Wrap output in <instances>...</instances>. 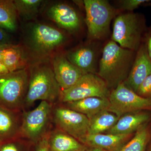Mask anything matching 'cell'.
Returning <instances> with one entry per match:
<instances>
[{
	"instance_id": "1",
	"label": "cell",
	"mask_w": 151,
	"mask_h": 151,
	"mask_svg": "<svg viewBox=\"0 0 151 151\" xmlns=\"http://www.w3.org/2000/svg\"><path fill=\"white\" fill-rule=\"evenodd\" d=\"M137 52L123 48L113 40L103 48L99 62L98 76L108 87L115 88L126 81L134 60Z\"/></svg>"
},
{
	"instance_id": "2",
	"label": "cell",
	"mask_w": 151,
	"mask_h": 151,
	"mask_svg": "<svg viewBox=\"0 0 151 151\" xmlns=\"http://www.w3.org/2000/svg\"><path fill=\"white\" fill-rule=\"evenodd\" d=\"M61 90L52 68L45 64L35 65L29 70L24 111L31 107L38 100L52 104L58 103Z\"/></svg>"
},
{
	"instance_id": "3",
	"label": "cell",
	"mask_w": 151,
	"mask_h": 151,
	"mask_svg": "<svg viewBox=\"0 0 151 151\" xmlns=\"http://www.w3.org/2000/svg\"><path fill=\"white\" fill-rule=\"evenodd\" d=\"M29 73L26 68L0 74V107L24 111Z\"/></svg>"
},
{
	"instance_id": "4",
	"label": "cell",
	"mask_w": 151,
	"mask_h": 151,
	"mask_svg": "<svg viewBox=\"0 0 151 151\" xmlns=\"http://www.w3.org/2000/svg\"><path fill=\"white\" fill-rule=\"evenodd\" d=\"M53 104L42 101L32 111H24L20 137L36 145L52 128Z\"/></svg>"
},
{
	"instance_id": "5",
	"label": "cell",
	"mask_w": 151,
	"mask_h": 151,
	"mask_svg": "<svg viewBox=\"0 0 151 151\" xmlns=\"http://www.w3.org/2000/svg\"><path fill=\"white\" fill-rule=\"evenodd\" d=\"M145 25L138 14L129 12L116 17L112 40L123 47L137 52L141 45Z\"/></svg>"
},
{
	"instance_id": "6",
	"label": "cell",
	"mask_w": 151,
	"mask_h": 151,
	"mask_svg": "<svg viewBox=\"0 0 151 151\" xmlns=\"http://www.w3.org/2000/svg\"><path fill=\"white\" fill-rule=\"evenodd\" d=\"M84 3L89 37L94 40L102 39L109 33L116 10L106 0H84Z\"/></svg>"
},
{
	"instance_id": "7",
	"label": "cell",
	"mask_w": 151,
	"mask_h": 151,
	"mask_svg": "<svg viewBox=\"0 0 151 151\" xmlns=\"http://www.w3.org/2000/svg\"><path fill=\"white\" fill-rule=\"evenodd\" d=\"M52 119L53 127L83 144L88 134L89 124L86 116L57 103L52 105Z\"/></svg>"
},
{
	"instance_id": "8",
	"label": "cell",
	"mask_w": 151,
	"mask_h": 151,
	"mask_svg": "<svg viewBox=\"0 0 151 151\" xmlns=\"http://www.w3.org/2000/svg\"><path fill=\"white\" fill-rule=\"evenodd\" d=\"M108 88L99 76L86 73L73 86L61 90L58 103H69L88 97L108 98L110 94Z\"/></svg>"
},
{
	"instance_id": "9",
	"label": "cell",
	"mask_w": 151,
	"mask_h": 151,
	"mask_svg": "<svg viewBox=\"0 0 151 151\" xmlns=\"http://www.w3.org/2000/svg\"><path fill=\"white\" fill-rule=\"evenodd\" d=\"M108 100V111L119 118L127 113L151 110V99L141 97L124 83L119 84L110 92Z\"/></svg>"
},
{
	"instance_id": "10",
	"label": "cell",
	"mask_w": 151,
	"mask_h": 151,
	"mask_svg": "<svg viewBox=\"0 0 151 151\" xmlns=\"http://www.w3.org/2000/svg\"><path fill=\"white\" fill-rule=\"evenodd\" d=\"M34 48L42 53H46L61 45L65 40L64 35L59 30L47 25L36 24L31 33Z\"/></svg>"
},
{
	"instance_id": "11",
	"label": "cell",
	"mask_w": 151,
	"mask_h": 151,
	"mask_svg": "<svg viewBox=\"0 0 151 151\" xmlns=\"http://www.w3.org/2000/svg\"><path fill=\"white\" fill-rule=\"evenodd\" d=\"M151 74V59L145 44L142 43L137 52L129 76L124 84L137 92L138 88Z\"/></svg>"
},
{
	"instance_id": "12",
	"label": "cell",
	"mask_w": 151,
	"mask_h": 151,
	"mask_svg": "<svg viewBox=\"0 0 151 151\" xmlns=\"http://www.w3.org/2000/svg\"><path fill=\"white\" fill-rule=\"evenodd\" d=\"M52 64L55 79L61 90L70 88L86 74L62 55L55 57Z\"/></svg>"
},
{
	"instance_id": "13",
	"label": "cell",
	"mask_w": 151,
	"mask_h": 151,
	"mask_svg": "<svg viewBox=\"0 0 151 151\" xmlns=\"http://www.w3.org/2000/svg\"><path fill=\"white\" fill-rule=\"evenodd\" d=\"M23 111L0 107V143L20 137Z\"/></svg>"
},
{
	"instance_id": "14",
	"label": "cell",
	"mask_w": 151,
	"mask_h": 151,
	"mask_svg": "<svg viewBox=\"0 0 151 151\" xmlns=\"http://www.w3.org/2000/svg\"><path fill=\"white\" fill-rule=\"evenodd\" d=\"M48 16L61 27L70 31L79 29L80 19L73 8L65 4H58L51 6L48 11Z\"/></svg>"
},
{
	"instance_id": "15",
	"label": "cell",
	"mask_w": 151,
	"mask_h": 151,
	"mask_svg": "<svg viewBox=\"0 0 151 151\" xmlns=\"http://www.w3.org/2000/svg\"><path fill=\"white\" fill-rule=\"evenodd\" d=\"M66 58L84 73L95 74L97 51L94 46L82 47L68 53Z\"/></svg>"
},
{
	"instance_id": "16",
	"label": "cell",
	"mask_w": 151,
	"mask_h": 151,
	"mask_svg": "<svg viewBox=\"0 0 151 151\" xmlns=\"http://www.w3.org/2000/svg\"><path fill=\"white\" fill-rule=\"evenodd\" d=\"M132 134H88L83 144L94 148L106 151H119Z\"/></svg>"
},
{
	"instance_id": "17",
	"label": "cell",
	"mask_w": 151,
	"mask_h": 151,
	"mask_svg": "<svg viewBox=\"0 0 151 151\" xmlns=\"http://www.w3.org/2000/svg\"><path fill=\"white\" fill-rule=\"evenodd\" d=\"M150 118V115L146 112H135L122 116L114 126L108 130V134H132L143 125L148 123Z\"/></svg>"
},
{
	"instance_id": "18",
	"label": "cell",
	"mask_w": 151,
	"mask_h": 151,
	"mask_svg": "<svg viewBox=\"0 0 151 151\" xmlns=\"http://www.w3.org/2000/svg\"><path fill=\"white\" fill-rule=\"evenodd\" d=\"M61 104L69 109L85 115L90 119L100 112L108 111L109 101L108 98L92 97Z\"/></svg>"
},
{
	"instance_id": "19",
	"label": "cell",
	"mask_w": 151,
	"mask_h": 151,
	"mask_svg": "<svg viewBox=\"0 0 151 151\" xmlns=\"http://www.w3.org/2000/svg\"><path fill=\"white\" fill-rule=\"evenodd\" d=\"M49 151L86 150V146L70 135L53 127L49 135Z\"/></svg>"
},
{
	"instance_id": "20",
	"label": "cell",
	"mask_w": 151,
	"mask_h": 151,
	"mask_svg": "<svg viewBox=\"0 0 151 151\" xmlns=\"http://www.w3.org/2000/svg\"><path fill=\"white\" fill-rule=\"evenodd\" d=\"M119 118L106 111L100 112L89 120L88 134H101L108 131L118 122Z\"/></svg>"
},
{
	"instance_id": "21",
	"label": "cell",
	"mask_w": 151,
	"mask_h": 151,
	"mask_svg": "<svg viewBox=\"0 0 151 151\" xmlns=\"http://www.w3.org/2000/svg\"><path fill=\"white\" fill-rule=\"evenodd\" d=\"M16 8L12 0H0V27L4 29L14 31L17 27Z\"/></svg>"
},
{
	"instance_id": "22",
	"label": "cell",
	"mask_w": 151,
	"mask_h": 151,
	"mask_svg": "<svg viewBox=\"0 0 151 151\" xmlns=\"http://www.w3.org/2000/svg\"><path fill=\"white\" fill-rule=\"evenodd\" d=\"M151 138V131L147 123L140 127L133 139L119 151H145Z\"/></svg>"
},
{
	"instance_id": "23",
	"label": "cell",
	"mask_w": 151,
	"mask_h": 151,
	"mask_svg": "<svg viewBox=\"0 0 151 151\" xmlns=\"http://www.w3.org/2000/svg\"><path fill=\"white\" fill-rule=\"evenodd\" d=\"M25 63L22 52L17 46L14 45L6 50L3 63L9 72L26 68Z\"/></svg>"
},
{
	"instance_id": "24",
	"label": "cell",
	"mask_w": 151,
	"mask_h": 151,
	"mask_svg": "<svg viewBox=\"0 0 151 151\" xmlns=\"http://www.w3.org/2000/svg\"><path fill=\"white\" fill-rule=\"evenodd\" d=\"M42 1L41 0L14 1L18 14L27 19H30L36 15Z\"/></svg>"
},
{
	"instance_id": "25",
	"label": "cell",
	"mask_w": 151,
	"mask_h": 151,
	"mask_svg": "<svg viewBox=\"0 0 151 151\" xmlns=\"http://www.w3.org/2000/svg\"><path fill=\"white\" fill-rule=\"evenodd\" d=\"M36 145L19 137L0 143V151H35Z\"/></svg>"
},
{
	"instance_id": "26",
	"label": "cell",
	"mask_w": 151,
	"mask_h": 151,
	"mask_svg": "<svg viewBox=\"0 0 151 151\" xmlns=\"http://www.w3.org/2000/svg\"><path fill=\"white\" fill-rule=\"evenodd\" d=\"M150 1V0H120L118 1V6L119 9L123 10L132 12Z\"/></svg>"
},
{
	"instance_id": "27",
	"label": "cell",
	"mask_w": 151,
	"mask_h": 151,
	"mask_svg": "<svg viewBox=\"0 0 151 151\" xmlns=\"http://www.w3.org/2000/svg\"><path fill=\"white\" fill-rule=\"evenodd\" d=\"M136 93L141 97L151 99V74L143 81Z\"/></svg>"
},
{
	"instance_id": "28",
	"label": "cell",
	"mask_w": 151,
	"mask_h": 151,
	"mask_svg": "<svg viewBox=\"0 0 151 151\" xmlns=\"http://www.w3.org/2000/svg\"><path fill=\"white\" fill-rule=\"evenodd\" d=\"M49 134L36 145L35 151H49L48 146Z\"/></svg>"
},
{
	"instance_id": "29",
	"label": "cell",
	"mask_w": 151,
	"mask_h": 151,
	"mask_svg": "<svg viewBox=\"0 0 151 151\" xmlns=\"http://www.w3.org/2000/svg\"><path fill=\"white\" fill-rule=\"evenodd\" d=\"M144 37L145 43L147 46L149 56L151 59V27L145 31Z\"/></svg>"
},
{
	"instance_id": "30",
	"label": "cell",
	"mask_w": 151,
	"mask_h": 151,
	"mask_svg": "<svg viewBox=\"0 0 151 151\" xmlns=\"http://www.w3.org/2000/svg\"><path fill=\"white\" fill-rule=\"evenodd\" d=\"M9 37L5 30L0 27V43H9Z\"/></svg>"
},
{
	"instance_id": "31",
	"label": "cell",
	"mask_w": 151,
	"mask_h": 151,
	"mask_svg": "<svg viewBox=\"0 0 151 151\" xmlns=\"http://www.w3.org/2000/svg\"><path fill=\"white\" fill-rule=\"evenodd\" d=\"M9 72L8 69L4 65V63H0V74L7 73Z\"/></svg>"
},
{
	"instance_id": "32",
	"label": "cell",
	"mask_w": 151,
	"mask_h": 151,
	"mask_svg": "<svg viewBox=\"0 0 151 151\" xmlns=\"http://www.w3.org/2000/svg\"><path fill=\"white\" fill-rule=\"evenodd\" d=\"M13 45L10 43H0V50L5 49L9 48L14 46Z\"/></svg>"
},
{
	"instance_id": "33",
	"label": "cell",
	"mask_w": 151,
	"mask_h": 151,
	"mask_svg": "<svg viewBox=\"0 0 151 151\" xmlns=\"http://www.w3.org/2000/svg\"><path fill=\"white\" fill-rule=\"evenodd\" d=\"M6 49L0 50V63H3L5 52L6 50Z\"/></svg>"
},
{
	"instance_id": "34",
	"label": "cell",
	"mask_w": 151,
	"mask_h": 151,
	"mask_svg": "<svg viewBox=\"0 0 151 151\" xmlns=\"http://www.w3.org/2000/svg\"><path fill=\"white\" fill-rule=\"evenodd\" d=\"M89 151H106L104 150H101V149L98 148H92V149Z\"/></svg>"
},
{
	"instance_id": "35",
	"label": "cell",
	"mask_w": 151,
	"mask_h": 151,
	"mask_svg": "<svg viewBox=\"0 0 151 151\" xmlns=\"http://www.w3.org/2000/svg\"><path fill=\"white\" fill-rule=\"evenodd\" d=\"M143 5L144 6H148L151 7V1L145 3V4H144Z\"/></svg>"
},
{
	"instance_id": "36",
	"label": "cell",
	"mask_w": 151,
	"mask_h": 151,
	"mask_svg": "<svg viewBox=\"0 0 151 151\" xmlns=\"http://www.w3.org/2000/svg\"><path fill=\"white\" fill-rule=\"evenodd\" d=\"M147 151H151V142L150 143V144L149 145Z\"/></svg>"
},
{
	"instance_id": "37",
	"label": "cell",
	"mask_w": 151,
	"mask_h": 151,
	"mask_svg": "<svg viewBox=\"0 0 151 151\" xmlns=\"http://www.w3.org/2000/svg\"><path fill=\"white\" fill-rule=\"evenodd\" d=\"M86 151V150H85V151Z\"/></svg>"
}]
</instances>
